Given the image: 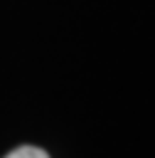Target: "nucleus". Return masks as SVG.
Listing matches in <instances>:
<instances>
[{
	"label": "nucleus",
	"instance_id": "1",
	"mask_svg": "<svg viewBox=\"0 0 155 158\" xmlns=\"http://www.w3.org/2000/svg\"><path fill=\"white\" fill-rule=\"evenodd\" d=\"M5 158H49V156L42 148H37V146H20V148L10 151Z\"/></svg>",
	"mask_w": 155,
	"mask_h": 158
}]
</instances>
